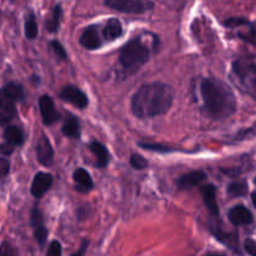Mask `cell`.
Listing matches in <instances>:
<instances>
[{
	"instance_id": "4",
	"label": "cell",
	"mask_w": 256,
	"mask_h": 256,
	"mask_svg": "<svg viewBox=\"0 0 256 256\" xmlns=\"http://www.w3.org/2000/svg\"><path fill=\"white\" fill-rule=\"evenodd\" d=\"M232 74L240 89L256 100V65L246 60H238L232 64Z\"/></svg>"
},
{
	"instance_id": "6",
	"label": "cell",
	"mask_w": 256,
	"mask_h": 256,
	"mask_svg": "<svg viewBox=\"0 0 256 256\" xmlns=\"http://www.w3.org/2000/svg\"><path fill=\"white\" fill-rule=\"evenodd\" d=\"M59 98L64 102H70L74 106L79 108V109H85L89 104V99L85 95V92L74 85H66V86L62 88V92H59Z\"/></svg>"
},
{
	"instance_id": "30",
	"label": "cell",
	"mask_w": 256,
	"mask_h": 256,
	"mask_svg": "<svg viewBox=\"0 0 256 256\" xmlns=\"http://www.w3.org/2000/svg\"><path fill=\"white\" fill-rule=\"evenodd\" d=\"M244 249L248 254L256 256V242L252 239H246L244 242Z\"/></svg>"
},
{
	"instance_id": "26",
	"label": "cell",
	"mask_w": 256,
	"mask_h": 256,
	"mask_svg": "<svg viewBox=\"0 0 256 256\" xmlns=\"http://www.w3.org/2000/svg\"><path fill=\"white\" fill-rule=\"evenodd\" d=\"M130 165H132V169L135 170H144L146 169L148 165H149V162H148L142 155L132 154V158H130Z\"/></svg>"
},
{
	"instance_id": "27",
	"label": "cell",
	"mask_w": 256,
	"mask_h": 256,
	"mask_svg": "<svg viewBox=\"0 0 256 256\" xmlns=\"http://www.w3.org/2000/svg\"><path fill=\"white\" fill-rule=\"evenodd\" d=\"M138 145L145 150H152V152H174L175 150V149H172V148L166 146V145L152 144V142H139Z\"/></svg>"
},
{
	"instance_id": "31",
	"label": "cell",
	"mask_w": 256,
	"mask_h": 256,
	"mask_svg": "<svg viewBox=\"0 0 256 256\" xmlns=\"http://www.w3.org/2000/svg\"><path fill=\"white\" fill-rule=\"evenodd\" d=\"M14 152V145L10 144V142H4V144H0V154L4 155V156H9Z\"/></svg>"
},
{
	"instance_id": "14",
	"label": "cell",
	"mask_w": 256,
	"mask_h": 256,
	"mask_svg": "<svg viewBox=\"0 0 256 256\" xmlns=\"http://www.w3.org/2000/svg\"><path fill=\"white\" fill-rule=\"evenodd\" d=\"M205 206L208 208L212 216H219V206L216 202V186L214 184H205L200 189Z\"/></svg>"
},
{
	"instance_id": "13",
	"label": "cell",
	"mask_w": 256,
	"mask_h": 256,
	"mask_svg": "<svg viewBox=\"0 0 256 256\" xmlns=\"http://www.w3.org/2000/svg\"><path fill=\"white\" fill-rule=\"evenodd\" d=\"M15 115H16L15 102L0 92V125L2 126L8 125L14 119Z\"/></svg>"
},
{
	"instance_id": "8",
	"label": "cell",
	"mask_w": 256,
	"mask_h": 256,
	"mask_svg": "<svg viewBox=\"0 0 256 256\" xmlns=\"http://www.w3.org/2000/svg\"><path fill=\"white\" fill-rule=\"evenodd\" d=\"M30 222H32V226L34 229L35 239L39 242L40 246H44L45 242L48 239V230L44 226V218H42V212L38 206H35L32 210V218H30Z\"/></svg>"
},
{
	"instance_id": "20",
	"label": "cell",
	"mask_w": 256,
	"mask_h": 256,
	"mask_svg": "<svg viewBox=\"0 0 256 256\" xmlns=\"http://www.w3.org/2000/svg\"><path fill=\"white\" fill-rule=\"evenodd\" d=\"M4 138L8 142L12 144L14 146H20L24 144L25 135L20 128L14 126V125H9L4 129Z\"/></svg>"
},
{
	"instance_id": "21",
	"label": "cell",
	"mask_w": 256,
	"mask_h": 256,
	"mask_svg": "<svg viewBox=\"0 0 256 256\" xmlns=\"http://www.w3.org/2000/svg\"><path fill=\"white\" fill-rule=\"evenodd\" d=\"M62 134L68 138H72V139H79L80 138V124L79 120L74 116V115H69L66 122L62 125Z\"/></svg>"
},
{
	"instance_id": "1",
	"label": "cell",
	"mask_w": 256,
	"mask_h": 256,
	"mask_svg": "<svg viewBox=\"0 0 256 256\" xmlns=\"http://www.w3.org/2000/svg\"><path fill=\"white\" fill-rule=\"evenodd\" d=\"M174 102L172 86L164 82H149L136 90L132 98V112L139 119H150L165 114Z\"/></svg>"
},
{
	"instance_id": "32",
	"label": "cell",
	"mask_w": 256,
	"mask_h": 256,
	"mask_svg": "<svg viewBox=\"0 0 256 256\" xmlns=\"http://www.w3.org/2000/svg\"><path fill=\"white\" fill-rule=\"evenodd\" d=\"M10 170V162L4 158H0V176H5Z\"/></svg>"
},
{
	"instance_id": "15",
	"label": "cell",
	"mask_w": 256,
	"mask_h": 256,
	"mask_svg": "<svg viewBox=\"0 0 256 256\" xmlns=\"http://www.w3.org/2000/svg\"><path fill=\"white\" fill-rule=\"evenodd\" d=\"M205 179H206V174L204 172H202V170H194V172H190L188 174L182 175L176 182V185L180 190H188L200 185Z\"/></svg>"
},
{
	"instance_id": "16",
	"label": "cell",
	"mask_w": 256,
	"mask_h": 256,
	"mask_svg": "<svg viewBox=\"0 0 256 256\" xmlns=\"http://www.w3.org/2000/svg\"><path fill=\"white\" fill-rule=\"evenodd\" d=\"M89 149L92 154L96 158V165L98 168H105L108 166L110 162V154L108 152L106 148L99 142H92L89 145Z\"/></svg>"
},
{
	"instance_id": "11",
	"label": "cell",
	"mask_w": 256,
	"mask_h": 256,
	"mask_svg": "<svg viewBox=\"0 0 256 256\" xmlns=\"http://www.w3.org/2000/svg\"><path fill=\"white\" fill-rule=\"evenodd\" d=\"M36 156L40 164L44 166H50L54 162V150H52L49 139L45 135H42L38 142Z\"/></svg>"
},
{
	"instance_id": "10",
	"label": "cell",
	"mask_w": 256,
	"mask_h": 256,
	"mask_svg": "<svg viewBox=\"0 0 256 256\" xmlns=\"http://www.w3.org/2000/svg\"><path fill=\"white\" fill-rule=\"evenodd\" d=\"M52 185V176L49 172H38L34 176L32 184V196L40 199V198L44 196V194L46 192H49L50 188Z\"/></svg>"
},
{
	"instance_id": "29",
	"label": "cell",
	"mask_w": 256,
	"mask_h": 256,
	"mask_svg": "<svg viewBox=\"0 0 256 256\" xmlns=\"http://www.w3.org/2000/svg\"><path fill=\"white\" fill-rule=\"evenodd\" d=\"M62 252V245H60L59 242H52V244H50L49 246V250H48V256H60Z\"/></svg>"
},
{
	"instance_id": "18",
	"label": "cell",
	"mask_w": 256,
	"mask_h": 256,
	"mask_svg": "<svg viewBox=\"0 0 256 256\" xmlns=\"http://www.w3.org/2000/svg\"><path fill=\"white\" fill-rule=\"evenodd\" d=\"M74 182H76V189L82 192H90L94 186L92 176L85 169H76L74 172Z\"/></svg>"
},
{
	"instance_id": "25",
	"label": "cell",
	"mask_w": 256,
	"mask_h": 256,
	"mask_svg": "<svg viewBox=\"0 0 256 256\" xmlns=\"http://www.w3.org/2000/svg\"><path fill=\"white\" fill-rule=\"evenodd\" d=\"M214 235L218 240H220L222 242H224L225 245H228L229 248L232 249H236L238 246V238L235 234H229V232H224L222 230H214Z\"/></svg>"
},
{
	"instance_id": "22",
	"label": "cell",
	"mask_w": 256,
	"mask_h": 256,
	"mask_svg": "<svg viewBox=\"0 0 256 256\" xmlns=\"http://www.w3.org/2000/svg\"><path fill=\"white\" fill-rule=\"evenodd\" d=\"M62 5H56L52 10V15L50 19L46 20L45 25H46V30L49 32H56L60 28V22H62Z\"/></svg>"
},
{
	"instance_id": "23",
	"label": "cell",
	"mask_w": 256,
	"mask_h": 256,
	"mask_svg": "<svg viewBox=\"0 0 256 256\" xmlns=\"http://www.w3.org/2000/svg\"><path fill=\"white\" fill-rule=\"evenodd\" d=\"M228 194L232 198H242L248 194V184L245 180L230 182L228 186Z\"/></svg>"
},
{
	"instance_id": "5",
	"label": "cell",
	"mask_w": 256,
	"mask_h": 256,
	"mask_svg": "<svg viewBox=\"0 0 256 256\" xmlns=\"http://www.w3.org/2000/svg\"><path fill=\"white\" fill-rule=\"evenodd\" d=\"M104 4L125 14H142L154 8V2L150 0H105Z\"/></svg>"
},
{
	"instance_id": "2",
	"label": "cell",
	"mask_w": 256,
	"mask_h": 256,
	"mask_svg": "<svg viewBox=\"0 0 256 256\" xmlns=\"http://www.w3.org/2000/svg\"><path fill=\"white\" fill-rule=\"evenodd\" d=\"M200 95L205 115L212 120H222L236 112L234 92L225 82L212 78H205L200 82Z\"/></svg>"
},
{
	"instance_id": "33",
	"label": "cell",
	"mask_w": 256,
	"mask_h": 256,
	"mask_svg": "<svg viewBox=\"0 0 256 256\" xmlns=\"http://www.w3.org/2000/svg\"><path fill=\"white\" fill-rule=\"evenodd\" d=\"M10 254H15L14 250L10 249L9 245L2 244V248H0V255H10Z\"/></svg>"
},
{
	"instance_id": "34",
	"label": "cell",
	"mask_w": 256,
	"mask_h": 256,
	"mask_svg": "<svg viewBox=\"0 0 256 256\" xmlns=\"http://www.w3.org/2000/svg\"><path fill=\"white\" fill-rule=\"evenodd\" d=\"M252 204H254V206H255V209H256V192H252Z\"/></svg>"
},
{
	"instance_id": "12",
	"label": "cell",
	"mask_w": 256,
	"mask_h": 256,
	"mask_svg": "<svg viewBox=\"0 0 256 256\" xmlns=\"http://www.w3.org/2000/svg\"><path fill=\"white\" fill-rule=\"evenodd\" d=\"M229 216L230 222L235 226H242V225H249L252 224L254 218L252 214L250 212V210L248 208H245L244 205H236V206L232 208L229 210Z\"/></svg>"
},
{
	"instance_id": "7",
	"label": "cell",
	"mask_w": 256,
	"mask_h": 256,
	"mask_svg": "<svg viewBox=\"0 0 256 256\" xmlns=\"http://www.w3.org/2000/svg\"><path fill=\"white\" fill-rule=\"evenodd\" d=\"M39 108L42 112V122L45 125H52L60 119V114L55 109L54 102L49 95H42L39 99Z\"/></svg>"
},
{
	"instance_id": "3",
	"label": "cell",
	"mask_w": 256,
	"mask_h": 256,
	"mask_svg": "<svg viewBox=\"0 0 256 256\" xmlns=\"http://www.w3.org/2000/svg\"><path fill=\"white\" fill-rule=\"evenodd\" d=\"M150 59L149 48L139 39L128 42L120 50L119 62L128 72H135Z\"/></svg>"
},
{
	"instance_id": "19",
	"label": "cell",
	"mask_w": 256,
	"mask_h": 256,
	"mask_svg": "<svg viewBox=\"0 0 256 256\" xmlns=\"http://www.w3.org/2000/svg\"><path fill=\"white\" fill-rule=\"evenodd\" d=\"M0 92H2L4 95H6L9 99L14 100L15 102H22V100L25 99V92L19 82H8V84L0 90Z\"/></svg>"
},
{
	"instance_id": "35",
	"label": "cell",
	"mask_w": 256,
	"mask_h": 256,
	"mask_svg": "<svg viewBox=\"0 0 256 256\" xmlns=\"http://www.w3.org/2000/svg\"><path fill=\"white\" fill-rule=\"evenodd\" d=\"M255 184H256V178H255Z\"/></svg>"
},
{
	"instance_id": "28",
	"label": "cell",
	"mask_w": 256,
	"mask_h": 256,
	"mask_svg": "<svg viewBox=\"0 0 256 256\" xmlns=\"http://www.w3.org/2000/svg\"><path fill=\"white\" fill-rule=\"evenodd\" d=\"M50 45H52V50H54V52L56 54V56L59 58V59L62 60L68 59V52L66 50L64 49V46L62 45V42H59L58 40H54V42H50Z\"/></svg>"
},
{
	"instance_id": "9",
	"label": "cell",
	"mask_w": 256,
	"mask_h": 256,
	"mask_svg": "<svg viewBox=\"0 0 256 256\" xmlns=\"http://www.w3.org/2000/svg\"><path fill=\"white\" fill-rule=\"evenodd\" d=\"M82 46L88 50H96L102 46V40L99 34V28L98 25H90L82 32V36L79 39Z\"/></svg>"
},
{
	"instance_id": "24",
	"label": "cell",
	"mask_w": 256,
	"mask_h": 256,
	"mask_svg": "<svg viewBox=\"0 0 256 256\" xmlns=\"http://www.w3.org/2000/svg\"><path fill=\"white\" fill-rule=\"evenodd\" d=\"M38 22L35 19V15L32 12H30L29 15H26V19H25V36L29 40H34L38 36Z\"/></svg>"
},
{
	"instance_id": "17",
	"label": "cell",
	"mask_w": 256,
	"mask_h": 256,
	"mask_svg": "<svg viewBox=\"0 0 256 256\" xmlns=\"http://www.w3.org/2000/svg\"><path fill=\"white\" fill-rule=\"evenodd\" d=\"M104 36L108 42H114L118 38H120L122 35V24L119 19L116 18H112L106 22L105 24L104 30Z\"/></svg>"
}]
</instances>
